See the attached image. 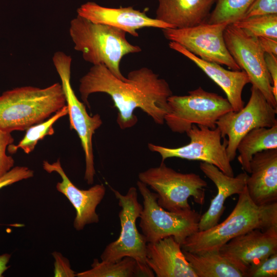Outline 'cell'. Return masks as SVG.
Wrapping results in <instances>:
<instances>
[{
  "label": "cell",
  "instance_id": "9c48e42d",
  "mask_svg": "<svg viewBox=\"0 0 277 277\" xmlns=\"http://www.w3.org/2000/svg\"><path fill=\"white\" fill-rule=\"evenodd\" d=\"M52 61L61 78L68 110L70 128L76 132L84 152V179L88 184L91 185L94 182L95 174L92 137L103 122L98 114L91 116L87 113L85 104L80 102L72 88L70 83L71 57L63 52L57 51L54 53Z\"/></svg>",
  "mask_w": 277,
  "mask_h": 277
},
{
  "label": "cell",
  "instance_id": "d6a6232c",
  "mask_svg": "<svg viewBox=\"0 0 277 277\" xmlns=\"http://www.w3.org/2000/svg\"><path fill=\"white\" fill-rule=\"evenodd\" d=\"M264 58L272 81V93L277 100V57L272 54L265 53Z\"/></svg>",
  "mask_w": 277,
  "mask_h": 277
},
{
  "label": "cell",
  "instance_id": "7c38bea8",
  "mask_svg": "<svg viewBox=\"0 0 277 277\" xmlns=\"http://www.w3.org/2000/svg\"><path fill=\"white\" fill-rule=\"evenodd\" d=\"M226 46L236 63L249 78L267 101L277 109V100L272 93V81L267 70L258 37L233 26L227 25L224 32Z\"/></svg>",
  "mask_w": 277,
  "mask_h": 277
},
{
  "label": "cell",
  "instance_id": "cb8c5ba5",
  "mask_svg": "<svg viewBox=\"0 0 277 277\" xmlns=\"http://www.w3.org/2000/svg\"><path fill=\"white\" fill-rule=\"evenodd\" d=\"M145 276L140 266L133 258L126 256L115 262H99L95 259L89 270L76 273L77 277Z\"/></svg>",
  "mask_w": 277,
  "mask_h": 277
},
{
  "label": "cell",
  "instance_id": "6da1fadb",
  "mask_svg": "<svg viewBox=\"0 0 277 277\" xmlns=\"http://www.w3.org/2000/svg\"><path fill=\"white\" fill-rule=\"evenodd\" d=\"M79 92L83 103L90 108L91 94H108L118 113L116 122L125 129L134 126L137 118L134 111L140 108L159 125L165 123L169 110L168 98L172 92L168 82L147 67L129 72L125 80L118 78L104 65H93L80 80Z\"/></svg>",
  "mask_w": 277,
  "mask_h": 277
},
{
  "label": "cell",
  "instance_id": "4316f807",
  "mask_svg": "<svg viewBox=\"0 0 277 277\" xmlns=\"http://www.w3.org/2000/svg\"><path fill=\"white\" fill-rule=\"evenodd\" d=\"M232 24L256 37L277 38V14L242 18Z\"/></svg>",
  "mask_w": 277,
  "mask_h": 277
},
{
  "label": "cell",
  "instance_id": "1f68e13d",
  "mask_svg": "<svg viewBox=\"0 0 277 277\" xmlns=\"http://www.w3.org/2000/svg\"><path fill=\"white\" fill-rule=\"evenodd\" d=\"M54 259V274L56 277H74L76 273L71 268L69 260L61 253L54 251L52 253Z\"/></svg>",
  "mask_w": 277,
  "mask_h": 277
},
{
  "label": "cell",
  "instance_id": "8fae6325",
  "mask_svg": "<svg viewBox=\"0 0 277 277\" xmlns=\"http://www.w3.org/2000/svg\"><path fill=\"white\" fill-rule=\"evenodd\" d=\"M250 91L246 106L238 111L225 113L216 123L222 137H228L226 151L230 162L235 157L239 142L248 132L256 128H269L277 125V109L267 101L256 87L252 86Z\"/></svg>",
  "mask_w": 277,
  "mask_h": 277
},
{
  "label": "cell",
  "instance_id": "83f0119b",
  "mask_svg": "<svg viewBox=\"0 0 277 277\" xmlns=\"http://www.w3.org/2000/svg\"><path fill=\"white\" fill-rule=\"evenodd\" d=\"M277 252L249 266L245 277H276Z\"/></svg>",
  "mask_w": 277,
  "mask_h": 277
},
{
  "label": "cell",
  "instance_id": "4dcf8cb0",
  "mask_svg": "<svg viewBox=\"0 0 277 277\" xmlns=\"http://www.w3.org/2000/svg\"><path fill=\"white\" fill-rule=\"evenodd\" d=\"M34 171L25 166L13 167L0 178V189L21 181L33 177Z\"/></svg>",
  "mask_w": 277,
  "mask_h": 277
},
{
  "label": "cell",
  "instance_id": "ac0fdd59",
  "mask_svg": "<svg viewBox=\"0 0 277 277\" xmlns=\"http://www.w3.org/2000/svg\"><path fill=\"white\" fill-rule=\"evenodd\" d=\"M200 168L204 174L215 185L217 192L211 200L210 206L199 222V231L207 230L219 223L225 210L224 203L227 199L234 194H239L246 186L248 177L246 172L236 176H229L213 165L201 162Z\"/></svg>",
  "mask_w": 277,
  "mask_h": 277
},
{
  "label": "cell",
  "instance_id": "ffe728a7",
  "mask_svg": "<svg viewBox=\"0 0 277 277\" xmlns=\"http://www.w3.org/2000/svg\"><path fill=\"white\" fill-rule=\"evenodd\" d=\"M169 47L192 61L225 93L233 111H238L244 106L242 92L250 80L244 70H228L221 65L203 60L191 53L178 43L170 42Z\"/></svg>",
  "mask_w": 277,
  "mask_h": 277
},
{
  "label": "cell",
  "instance_id": "4fadbf2b",
  "mask_svg": "<svg viewBox=\"0 0 277 277\" xmlns=\"http://www.w3.org/2000/svg\"><path fill=\"white\" fill-rule=\"evenodd\" d=\"M229 24L205 23L185 28L162 29L164 36L179 44L191 53L207 62L241 70L225 45L224 32Z\"/></svg>",
  "mask_w": 277,
  "mask_h": 277
},
{
  "label": "cell",
  "instance_id": "ba28073f",
  "mask_svg": "<svg viewBox=\"0 0 277 277\" xmlns=\"http://www.w3.org/2000/svg\"><path fill=\"white\" fill-rule=\"evenodd\" d=\"M111 190L121 208L118 213L121 229L118 238L106 246L101 259L102 261L115 262L129 256L137 262L145 276H154L146 263L147 242L136 227V220L143 209L137 199V189L131 187L125 195L112 188Z\"/></svg>",
  "mask_w": 277,
  "mask_h": 277
},
{
  "label": "cell",
  "instance_id": "603a6c76",
  "mask_svg": "<svg viewBox=\"0 0 277 277\" xmlns=\"http://www.w3.org/2000/svg\"><path fill=\"white\" fill-rule=\"evenodd\" d=\"M272 149H277V125L251 130L242 137L237 146L236 152L239 153L238 160L242 169L250 173L252 156L258 152Z\"/></svg>",
  "mask_w": 277,
  "mask_h": 277
},
{
  "label": "cell",
  "instance_id": "7402d4cb",
  "mask_svg": "<svg viewBox=\"0 0 277 277\" xmlns=\"http://www.w3.org/2000/svg\"><path fill=\"white\" fill-rule=\"evenodd\" d=\"M182 250L197 277H245V272L219 250L200 254Z\"/></svg>",
  "mask_w": 277,
  "mask_h": 277
},
{
  "label": "cell",
  "instance_id": "277c9868",
  "mask_svg": "<svg viewBox=\"0 0 277 277\" xmlns=\"http://www.w3.org/2000/svg\"><path fill=\"white\" fill-rule=\"evenodd\" d=\"M66 105L61 84L44 88L24 86L0 95V129L24 131L44 121Z\"/></svg>",
  "mask_w": 277,
  "mask_h": 277
},
{
  "label": "cell",
  "instance_id": "d6986e66",
  "mask_svg": "<svg viewBox=\"0 0 277 277\" xmlns=\"http://www.w3.org/2000/svg\"><path fill=\"white\" fill-rule=\"evenodd\" d=\"M146 263L156 277H197L173 236L147 243Z\"/></svg>",
  "mask_w": 277,
  "mask_h": 277
},
{
  "label": "cell",
  "instance_id": "7a4b0ae2",
  "mask_svg": "<svg viewBox=\"0 0 277 277\" xmlns=\"http://www.w3.org/2000/svg\"><path fill=\"white\" fill-rule=\"evenodd\" d=\"M270 228H277V202L258 206L250 197L246 186L224 221L207 230L194 232L186 238L181 247L196 254L219 251L235 237L254 229Z\"/></svg>",
  "mask_w": 277,
  "mask_h": 277
},
{
  "label": "cell",
  "instance_id": "484cf974",
  "mask_svg": "<svg viewBox=\"0 0 277 277\" xmlns=\"http://www.w3.org/2000/svg\"><path fill=\"white\" fill-rule=\"evenodd\" d=\"M254 0H216L208 23H227L229 24L238 21L244 17L246 12Z\"/></svg>",
  "mask_w": 277,
  "mask_h": 277
},
{
  "label": "cell",
  "instance_id": "f546056e",
  "mask_svg": "<svg viewBox=\"0 0 277 277\" xmlns=\"http://www.w3.org/2000/svg\"><path fill=\"white\" fill-rule=\"evenodd\" d=\"M268 14H277V0H254L243 18Z\"/></svg>",
  "mask_w": 277,
  "mask_h": 277
},
{
  "label": "cell",
  "instance_id": "44dd1931",
  "mask_svg": "<svg viewBox=\"0 0 277 277\" xmlns=\"http://www.w3.org/2000/svg\"><path fill=\"white\" fill-rule=\"evenodd\" d=\"M155 18L173 28L207 23L216 0H157Z\"/></svg>",
  "mask_w": 277,
  "mask_h": 277
},
{
  "label": "cell",
  "instance_id": "8992f818",
  "mask_svg": "<svg viewBox=\"0 0 277 277\" xmlns=\"http://www.w3.org/2000/svg\"><path fill=\"white\" fill-rule=\"evenodd\" d=\"M188 93L183 96L172 95L168 98L169 110L164 121L173 132L186 133L193 124L214 129L222 116L233 111L227 98L201 87Z\"/></svg>",
  "mask_w": 277,
  "mask_h": 277
},
{
  "label": "cell",
  "instance_id": "52a82bcc",
  "mask_svg": "<svg viewBox=\"0 0 277 277\" xmlns=\"http://www.w3.org/2000/svg\"><path fill=\"white\" fill-rule=\"evenodd\" d=\"M137 188L143 199L139 226L147 243H155L173 236L181 245L187 238L199 230L201 215L191 209L182 212L167 211L157 202V194L139 180Z\"/></svg>",
  "mask_w": 277,
  "mask_h": 277
},
{
  "label": "cell",
  "instance_id": "5b68a950",
  "mask_svg": "<svg viewBox=\"0 0 277 277\" xmlns=\"http://www.w3.org/2000/svg\"><path fill=\"white\" fill-rule=\"evenodd\" d=\"M139 181L149 186L157 194L158 204L173 212L190 210V197L201 205L205 199L207 183L199 174L177 172L162 162L160 166L140 172Z\"/></svg>",
  "mask_w": 277,
  "mask_h": 277
},
{
  "label": "cell",
  "instance_id": "e0dca14e",
  "mask_svg": "<svg viewBox=\"0 0 277 277\" xmlns=\"http://www.w3.org/2000/svg\"><path fill=\"white\" fill-rule=\"evenodd\" d=\"M246 187L257 205L277 202V149L255 153L250 162Z\"/></svg>",
  "mask_w": 277,
  "mask_h": 277
},
{
  "label": "cell",
  "instance_id": "e575fe53",
  "mask_svg": "<svg viewBox=\"0 0 277 277\" xmlns=\"http://www.w3.org/2000/svg\"><path fill=\"white\" fill-rule=\"evenodd\" d=\"M10 258L11 254L9 253L0 254V277L3 276V273L9 268L7 264Z\"/></svg>",
  "mask_w": 277,
  "mask_h": 277
},
{
  "label": "cell",
  "instance_id": "30bf717a",
  "mask_svg": "<svg viewBox=\"0 0 277 277\" xmlns=\"http://www.w3.org/2000/svg\"><path fill=\"white\" fill-rule=\"evenodd\" d=\"M190 142L177 148H169L152 143L149 149L160 154L162 162L170 157H178L190 161H200L214 165L225 174L234 176V172L226 151L228 141L223 138L218 127L210 129L193 124L186 133Z\"/></svg>",
  "mask_w": 277,
  "mask_h": 277
},
{
  "label": "cell",
  "instance_id": "d4e9b609",
  "mask_svg": "<svg viewBox=\"0 0 277 277\" xmlns=\"http://www.w3.org/2000/svg\"><path fill=\"white\" fill-rule=\"evenodd\" d=\"M68 110L66 105L52 116L39 123L33 125L27 129L23 138L16 145L8 146L9 153H15L18 149L23 150L26 154L32 152L39 141L47 135H52L54 133L53 124L60 118L68 114Z\"/></svg>",
  "mask_w": 277,
  "mask_h": 277
},
{
  "label": "cell",
  "instance_id": "f1b7e54d",
  "mask_svg": "<svg viewBox=\"0 0 277 277\" xmlns=\"http://www.w3.org/2000/svg\"><path fill=\"white\" fill-rule=\"evenodd\" d=\"M13 142L11 133L0 129V178L14 167L13 158L6 153L8 146L13 144Z\"/></svg>",
  "mask_w": 277,
  "mask_h": 277
},
{
  "label": "cell",
  "instance_id": "3957f363",
  "mask_svg": "<svg viewBox=\"0 0 277 277\" xmlns=\"http://www.w3.org/2000/svg\"><path fill=\"white\" fill-rule=\"evenodd\" d=\"M69 34L75 50L93 65L102 64L118 78L125 80L120 70L122 58L138 53L141 48L129 43L126 33L118 28L94 23L77 15L70 22Z\"/></svg>",
  "mask_w": 277,
  "mask_h": 277
},
{
  "label": "cell",
  "instance_id": "5bb4252c",
  "mask_svg": "<svg viewBox=\"0 0 277 277\" xmlns=\"http://www.w3.org/2000/svg\"><path fill=\"white\" fill-rule=\"evenodd\" d=\"M43 168L48 173L56 172L61 176L62 181L56 184V188L68 199L75 210L73 227L76 230H82L87 225L99 222L96 209L106 194L104 185L96 184L87 190L78 188L65 173L60 159L52 163L44 161Z\"/></svg>",
  "mask_w": 277,
  "mask_h": 277
},
{
  "label": "cell",
  "instance_id": "836d02e7",
  "mask_svg": "<svg viewBox=\"0 0 277 277\" xmlns=\"http://www.w3.org/2000/svg\"><path fill=\"white\" fill-rule=\"evenodd\" d=\"M258 39L265 53L277 55V38L258 37Z\"/></svg>",
  "mask_w": 277,
  "mask_h": 277
},
{
  "label": "cell",
  "instance_id": "2e32d148",
  "mask_svg": "<svg viewBox=\"0 0 277 277\" xmlns=\"http://www.w3.org/2000/svg\"><path fill=\"white\" fill-rule=\"evenodd\" d=\"M219 251L245 273L250 265L277 252V228L253 229L233 238Z\"/></svg>",
  "mask_w": 277,
  "mask_h": 277
},
{
  "label": "cell",
  "instance_id": "9a60e30c",
  "mask_svg": "<svg viewBox=\"0 0 277 277\" xmlns=\"http://www.w3.org/2000/svg\"><path fill=\"white\" fill-rule=\"evenodd\" d=\"M77 13L94 23L118 28L134 37L138 36L136 30L143 28H173L171 25L150 17L132 6L110 8L88 2L77 9Z\"/></svg>",
  "mask_w": 277,
  "mask_h": 277
}]
</instances>
